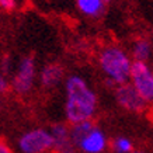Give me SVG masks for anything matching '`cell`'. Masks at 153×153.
Here are the masks:
<instances>
[{
	"instance_id": "cell-1",
	"label": "cell",
	"mask_w": 153,
	"mask_h": 153,
	"mask_svg": "<svg viewBox=\"0 0 153 153\" xmlns=\"http://www.w3.org/2000/svg\"><path fill=\"white\" fill-rule=\"evenodd\" d=\"M65 120L69 125L93 121L98 110V96L82 74L72 73L65 77Z\"/></svg>"
},
{
	"instance_id": "cell-2",
	"label": "cell",
	"mask_w": 153,
	"mask_h": 153,
	"mask_svg": "<svg viewBox=\"0 0 153 153\" xmlns=\"http://www.w3.org/2000/svg\"><path fill=\"white\" fill-rule=\"evenodd\" d=\"M97 66L104 76V84L107 88H114L120 84L129 82L132 58L129 52L120 45L108 44L101 47L96 56Z\"/></svg>"
},
{
	"instance_id": "cell-3",
	"label": "cell",
	"mask_w": 153,
	"mask_h": 153,
	"mask_svg": "<svg viewBox=\"0 0 153 153\" xmlns=\"http://www.w3.org/2000/svg\"><path fill=\"white\" fill-rule=\"evenodd\" d=\"M70 126V138L80 153H104L110 146L108 136L93 121H83Z\"/></svg>"
},
{
	"instance_id": "cell-4",
	"label": "cell",
	"mask_w": 153,
	"mask_h": 153,
	"mask_svg": "<svg viewBox=\"0 0 153 153\" xmlns=\"http://www.w3.org/2000/svg\"><path fill=\"white\" fill-rule=\"evenodd\" d=\"M37 60L33 55H24L14 66L11 79L9 80L10 90L19 97H27L33 93L37 83Z\"/></svg>"
},
{
	"instance_id": "cell-5",
	"label": "cell",
	"mask_w": 153,
	"mask_h": 153,
	"mask_svg": "<svg viewBox=\"0 0 153 153\" xmlns=\"http://www.w3.org/2000/svg\"><path fill=\"white\" fill-rule=\"evenodd\" d=\"M16 146L19 153H52V135L42 126L30 128L17 138Z\"/></svg>"
},
{
	"instance_id": "cell-6",
	"label": "cell",
	"mask_w": 153,
	"mask_h": 153,
	"mask_svg": "<svg viewBox=\"0 0 153 153\" xmlns=\"http://www.w3.org/2000/svg\"><path fill=\"white\" fill-rule=\"evenodd\" d=\"M128 83L146 104H153V69L149 62H132Z\"/></svg>"
},
{
	"instance_id": "cell-7",
	"label": "cell",
	"mask_w": 153,
	"mask_h": 153,
	"mask_svg": "<svg viewBox=\"0 0 153 153\" xmlns=\"http://www.w3.org/2000/svg\"><path fill=\"white\" fill-rule=\"evenodd\" d=\"M114 98L118 107H121L122 110H125L128 112H139L145 111V108L148 107V104L142 100L138 91L135 90L129 83L120 84L114 88Z\"/></svg>"
},
{
	"instance_id": "cell-8",
	"label": "cell",
	"mask_w": 153,
	"mask_h": 153,
	"mask_svg": "<svg viewBox=\"0 0 153 153\" xmlns=\"http://www.w3.org/2000/svg\"><path fill=\"white\" fill-rule=\"evenodd\" d=\"M65 80V69L58 62H48L38 70L37 82L42 88L51 90Z\"/></svg>"
},
{
	"instance_id": "cell-9",
	"label": "cell",
	"mask_w": 153,
	"mask_h": 153,
	"mask_svg": "<svg viewBox=\"0 0 153 153\" xmlns=\"http://www.w3.org/2000/svg\"><path fill=\"white\" fill-rule=\"evenodd\" d=\"M53 142V153H77L70 138V126L63 122H58L49 128Z\"/></svg>"
},
{
	"instance_id": "cell-10",
	"label": "cell",
	"mask_w": 153,
	"mask_h": 153,
	"mask_svg": "<svg viewBox=\"0 0 153 153\" xmlns=\"http://www.w3.org/2000/svg\"><path fill=\"white\" fill-rule=\"evenodd\" d=\"M76 7L82 16L93 20L100 19L107 9L102 0H76Z\"/></svg>"
},
{
	"instance_id": "cell-11",
	"label": "cell",
	"mask_w": 153,
	"mask_h": 153,
	"mask_svg": "<svg viewBox=\"0 0 153 153\" xmlns=\"http://www.w3.org/2000/svg\"><path fill=\"white\" fill-rule=\"evenodd\" d=\"M131 58L135 62H149L153 55V45L148 38H138L132 44Z\"/></svg>"
},
{
	"instance_id": "cell-12",
	"label": "cell",
	"mask_w": 153,
	"mask_h": 153,
	"mask_svg": "<svg viewBox=\"0 0 153 153\" xmlns=\"http://www.w3.org/2000/svg\"><path fill=\"white\" fill-rule=\"evenodd\" d=\"M111 149L114 153H129L135 149V145L131 138L125 136V135H120L115 136L111 142Z\"/></svg>"
},
{
	"instance_id": "cell-13",
	"label": "cell",
	"mask_w": 153,
	"mask_h": 153,
	"mask_svg": "<svg viewBox=\"0 0 153 153\" xmlns=\"http://www.w3.org/2000/svg\"><path fill=\"white\" fill-rule=\"evenodd\" d=\"M13 69H14L13 58L9 53H4L1 56V59H0V73L7 77V76H10L13 73Z\"/></svg>"
},
{
	"instance_id": "cell-14",
	"label": "cell",
	"mask_w": 153,
	"mask_h": 153,
	"mask_svg": "<svg viewBox=\"0 0 153 153\" xmlns=\"http://www.w3.org/2000/svg\"><path fill=\"white\" fill-rule=\"evenodd\" d=\"M20 0H0V10L6 13H13L17 10Z\"/></svg>"
},
{
	"instance_id": "cell-15",
	"label": "cell",
	"mask_w": 153,
	"mask_h": 153,
	"mask_svg": "<svg viewBox=\"0 0 153 153\" xmlns=\"http://www.w3.org/2000/svg\"><path fill=\"white\" fill-rule=\"evenodd\" d=\"M10 90V86H9V79L3 76L0 73V96H3L4 93H7Z\"/></svg>"
},
{
	"instance_id": "cell-16",
	"label": "cell",
	"mask_w": 153,
	"mask_h": 153,
	"mask_svg": "<svg viewBox=\"0 0 153 153\" xmlns=\"http://www.w3.org/2000/svg\"><path fill=\"white\" fill-rule=\"evenodd\" d=\"M0 153H14L13 148L9 145V142L0 138Z\"/></svg>"
},
{
	"instance_id": "cell-17",
	"label": "cell",
	"mask_w": 153,
	"mask_h": 153,
	"mask_svg": "<svg viewBox=\"0 0 153 153\" xmlns=\"http://www.w3.org/2000/svg\"><path fill=\"white\" fill-rule=\"evenodd\" d=\"M129 153H148V152H145V150H140V149H134L132 152H129Z\"/></svg>"
},
{
	"instance_id": "cell-18",
	"label": "cell",
	"mask_w": 153,
	"mask_h": 153,
	"mask_svg": "<svg viewBox=\"0 0 153 153\" xmlns=\"http://www.w3.org/2000/svg\"><path fill=\"white\" fill-rule=\"evenodd\" d=\"M102 1H104V4H105V6H108V4H111L114 0H102Z\"/></svg>"
},
{
	"instance_id": "cell-19",
	"label": "cell",
	"mask_w": 153,
	"mask_h": 153,
	"mask_svg": "<svg viewBox=\"0 0 153 153\" xmlns=\"http://www.w3.org/2000/svg\"><path fill=\"white\" fill-rule=\"evenodd\" d=\"M1 108H3V98L0 96V111H1Z\"/></svg>"
}]
</instances>
